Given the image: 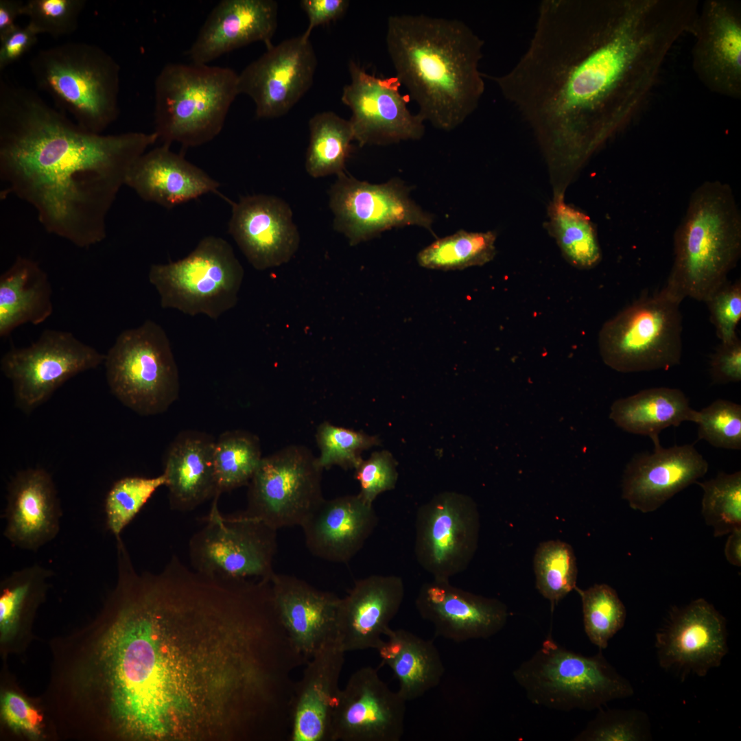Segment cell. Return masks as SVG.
<instances>
[{
	"label": "cell",
	"mask_w": 741,
	"mask_h": 741,
	"mask_svg": "<svg viewBox=\"0 0 741 741\" xmlns=\"http://www.w3.org/2000/svg\"><path fill=\"white\" fill-rule=\"evenodd\" d=\"M305 663L269 580L119 567L101 668L124 740H278Z\"/></svg>",
	"instance_id": "1"
},
{
	"label": "cell",
	"mask_w": 741,
	"mask_h": 741,
	"mask_svg": "<svg viewBox=\"0 0 741 741\" xmlns=\"http://www.w3.org/2000/svg\"><path fill=\"white\" fill-rule=\"evenodd\" d=\"M692 0H543L527 51L493 77L551 165L578 166L644 108Z\"/></svg>",
	"instance_id": "2"
},
{
	"label": "cell",
	"mask_w": 741,
	"mask_h": 741,
	"mask_svg": "<svg viewBox=\"0 0 741 741\" xmlns=\"http://www.w3.org/2000/svg\"><path fill=\"white\" fill-rule=\"evenodd\" d=\"M154 132L87 131L34 91L0 80V178L49 233L79 248L102 242L107 217Z\"/></svg>",
	"instance_id": "3"
},
{
	"label": "cell",
	"mask_w": 741,
	"mask_h": 741,
	"mask_svg": "<svg viewBox=\"0 0 741 741\" xmlns=\"http://www.w3.org/2000/svg\"><path fill=\"white\" fill-rule=\"evenodd\" d=\"M386 43L396 75L418 115L451 131L478 108L484 91L479 70L484 41L465 23L425 14H395Z\"/></svg>",
	"instance_id": "4"
},
{
	"label": "cell",
	"mask_w": 741,
	"mask_h": 741,
	"mask_svg": "<svg viewBox=\"0 0 741 741\" xmlns=\"http://www.w3.org/2000/svg\"><path fill=\"white\" fill-rule=\"evenodd\" d=\"M741 252V218L731 188L718 181L691 197L674 242V263L665 287L681 302H706L727 281Z\"/></svg>",
	"instance_id": "5"
},
{
	"label": "cell",
	"mask_w": 741,
	"mask_h": 741,
	"mask_svg": "<svg viewBox=\"0 0 741 741\" xmlns=\"http://www.w3.org/2000/svg\"><path fill=\"white\" fill-rule=\"evenodd\" d=\"M238 74L228 67L167 64L154 84V132L162 144L197 147L223 128L238 92Z\"/></svg>",
	"instance_id": "6"
},
{
	"label": "cell",
	"mask_w": 741,
	"mask_h": 741,
	"mask_svg": "<svg viewBox=\"0 0 741 741\" xmlns=\"http://www.w3.org/2000/svg\"><path fill=\"white\" fill-rule=\"evenodd\" d=\"M30 67L38 87L83 129L102 134L117 119L120 67L99 46L60 44L39 51Z\"/></svg>",
	"instance_id": "7"
},
{
	"label": "cell",
	"mask_w": 741,
	"mask_h": 741,
	"mask_svg": "<svg viewBox=\"0 0 741 741\" xmlns=\"http://www.w3.org/2000/svg\"><path fill=\"white\" fill-rule=\"evenodd\" d=\"M513 675L532 703L561 711H591L634 694L631 683L601 650L593 656L583 655L550 635Z\"/></svg>",
	"instance_id": "8"
},
{
	"label": "cell",
	"mask_w": 741,
	"mask_h": 741,
	"mask_svg": "<svg viewBox=\"0 0 741 741\" xmlns=\"http://www.w3.org/2000/svg\"><path fill=\"white\" fill-rule=\"evenodd\" d=\"M681 301L663 287L642 296L602 327L601 357L624 373L667 370L682 356Z\"/></svg>",
	"instance_id": "9"
},
{
	"label": "cell",
	"mask_w": 741,
	"mask_h": 741,
	"mask_svg": "<svg viewBox=\"0 0 741 741\" xmlns=\"http://www.w3.org/2000/svg\"><path fill=\"white\" fill-rule=\"evenodd\" d=\"M104 364L112 394L139 414L163 413L178 398L179 374L169 340L152 320L120 333Z\"/></svg>",
	"instance_id": "10"
},
{
	"label": "cell",
	"mask_w": 741,
	"mask_h": 741,
	"mask_svg": "<svg viewBox=\"0 0 741 741\" xmlns=\"http://www.w3.org/2000/svg\"><path fill=\"white\" fill-rule=\"evenodd\" d=\"M244 274L231 244L209 235L185 257L152 264L148 279L161 307L216 320L236 305Z\"/></svg>",
	"instance_id": "11"
},
{
	"label": "cell",
	"mask_w": 741,
	"mask_h": 741,
	"mask_svg": "<svg viewBox=\"0 0 741 741\" xmlns=\"http://www.w3.org/2000/svg\"><path fill=\"white\" fill-rule=\"evenodd\" d=\"M213 498L204 525L190 538L191 568L225 580H270L277 549V531L243 512L224 516Z\"/></svg>",
	"instance_id": "12"
},
{
	"label": "cell",
	"mask_w": 741,
	"mask_h": 741,
	"mask_svg": "<svg viewBox=\"0 0 741 741\" xmlns=\"http://www.w3.org/2000/svg\"><path fill=\"white\" fill-rule=\"evenodd\" d=\"M322 470L317 457L301 445L263 457L248 484L243 513L276 530L301 526L325 499Z\"/></svg>",
	"instance_id": "13"
},
{
	"label": "cell",
	"mask_w": 741,
	"mask_h": 741,
	"mask_svg": "<svg viewBox=\"0 0 741 741\" xmlns=\"http://www.w3.org/2000/svg\"><path fill=\"white\" fill-rule=\"evenodd\" d=\"M105 355L69 331L45 329L31 345L7 351L1 370L11 381L16 405L30 412L73 376L104 364Z\"/></svg>",
	"instance_id": "14"
},
{
	"label": "cell",
	"mask_w": 741,
	"mask_h": 741,
	"mask_svg": "<svg viewBox=\"0 0 741 741\" xmlns=\"http://www.w3.org/2000/svg\"><path fill=\"white\" fill-rule=\"evenodd\" d=\"M328 195L333 228L351 246L393 228L417 226L433 233V215L410 198L399 179L373 184L344 172L337 176Z\"/></svg>",
	"instance_id": "15"
},
{
	"label": "cell",
	"mask_w": 741,
	"mask_h": 741,
	"mask_svg": "<svg viewBox=\"0 0 741 741\" xmlns=\"http://www.w3.org/2000/svg\"><path fill=\"white\" fill-rule=\"evenodd\" d=\"M479 532L480 516L473 500L457 492L440 493L416 513V561L433 579L449 580L468 567Z\"/></svg>",
	"instance_id": "16"
},
{
	"label": "cell",
	"mask_w": 741,
	"mask_h": 741,
	"mask_svg": "<svg viewBox=\"0 0 741 741\" xmlns=\"http://www.w3.org/2000/svg\"><path fill=\"white\" fill-rule=\"evenodd\" d=\"M349 70L351 82L344 86L341 99L351 111L349 121L360 146L388 145L423 136L425 121L409 110L410 98L400 92L395 76L376 77L353 60Z\"/></svg>",
	"instance_id": "17"
},
{
	"label": "cell",
	"mask_w": 741,
	"mask_h": 741,
	"mask_svg": "<svg viewBox=\"0 0 741 741\" xmlns=\"http://www.w3.org/2000/svg\"><path fill=\"white\" fill-rule=\"evenodd\" d=\"M727 635L725 617L706 600L675 607L655 634L659 664L681 681L690 674L703 677L728 653Z\"/></svg>",
	"instance_id": "18"
},
{
	"label": "cell",
	"mask_w": 741,
	"mask_h": 741,
	"mask_svg": "<svg viewBox=\"0 0 741 741\" xmlns=\"http://www.w3.org/2000/svg\"><path fill=\"white\" fill-rule=\"evenodd\" d=\"M316 67L309 38L301 34L284 40L238 74L239 94L252 99L258 118L281 117L310 89Z\"/></svg>",
	"instance_id": "19"
},
{
	"label": "cell",
	"mask_w": 741,
	"mask_h": 741,
	"mask_svg": "<svg viewBox=\"0 0 741 741\" xmlns=\"http://www.w3.org/2000/svg\"><path fill=\"white\" fill-rule=\"evenodd\" d=\"M406 701L366 666L340 690L332 712L330 741H399Z\"/></svg>",
	"instance_id": "20"
},
{
	"label": "cell",
	"mask_w": 741,
	"mask_h": 741,
	"mask_svg": "<svg viewBox=\"0 0 741 741\" xmlns=\"http://www.w3.org/2000/svg\"><path fill=\"white\" fill-rule=\"evenodd\" d=\"M690 33L695 37L692 69L710 92L741 98V3L706 0Z\"/></svg>",
	"instance_id": "21"
},
{
	"label": "cell",
	"mask_w": 741,
	"mask_h": 741,
	"mask_svg": "<svg viewBox=\"0 0 741 741\" xmlns=\"http://www.w3.org/2000/svg\"><path fill=\"white\" fill-rule=\"evenodd\" d=\"M228 230L248 262L258 270L287 263L300 244L290 207L274 196H248L233 203Z\"/></svg>",
	"instance_id": "22"
},
{
	"label": "cell",
	"mask_w": 741,
	"mask_h": 741,
	"mask_svg": "<svg viewBox=\"0 0 741 741\" xmlns=\"http://www.w3.org/2000/svg\"><path fill=\"white\" fill-rule=\"evenodd\" d=\"M708 462L693 445L663 447L635 454L622 480V497L635 510H657L675 494L706 474Z\"/></svg>",
	"instance_id": "23"
},
{
	"label": "cell",
	"mask_w": 741,
	"mask_h": 741,
	"mask_svg": "<svg viewBox=\"0 0 741 741\" xmlns=\"http://www.w3.org/2000/svg\"><path fill=\"white\" fill-rule=\"evenodd\" d=\"M415 607L432 624L436 636L455 642L489 638L504 628L508 617L507 607L499 600L464 591L449 580L424 583Z\"/></svg>",
	"instance_id": "24"
},
{
	"label": "cell",
	"mask_w": 741,
	"mask_h": 741,
	"mask_svg": "<svg viewBox=\"0 0 741 741\" xmlns=\"http://www.w3.org/2000/svg\"><path fill=\"white\" fill-rule=\"evenodd\" d=\"M404 585L395 575H371L356 580L340 598L336 640L344 652L377 648L390 629L404 598Z\"/></svg>",
	"instance_id": "25"
},
{
	"label": "cell",
	"mask_w": 741,
	"mask_h": 741,
	"mask_svg": "<svg viewBox=\"0 0 741 741\" xmlns=\"http://www.w3.org/2000/svg\"><path fill=\"white\" fill-rule=\"evenodd\" d=\"M62 515L53 479L44 469L21 470L9 482L3 535L13 546L38 551L58 535Z\"/></svg>",
	"instance_id": "26"
},
{
	"label": "cell",
	"mask_w": 741,
	"mask_h": 741,
	"mask_svg": "<svg viewBox=\"0 0 741 741\" xmlns=\"http://www.w3.org/2000/svg\"><path fill=\"white\" fill-rule=\"evenodd\" d=\"M344 653L333 639L306 663L302 678L294 683L290 701V741H330Z\"/></svg>",
	"instance_id": "27"
},
{
	"label": "cell",
	"mask_w": 741,
	"mask_h": 741,
	"mask_svg": "<svg viewBox=\"0 0 741 741\" xmlns=\"http://www.w3.org/2000/svg\"><path fill=\"white\" fill-rule=\"evenodd\" d=\"M270 584L275 607L292 644L308 660L336 639L340 598L298 577L274 574Z\"/></svg>",
	"instance_id": "28"
},
{
	"label": "cell",
	"mask_w": 741,
	"mask_h": 741,
	"mask_svg": "<svg viewBox=\"0 0 741 741\" xmlns=\"http://www.w3.org/2000/svg\"><path fill=\"white\" fill-rule=\"evenodd\" d=\"M274 0H222L212 10L187 51L191 63L207 64L255 42L268 47L277 27Z\"/></svg>",
	"instance_id": "29"
},
{
	"label": "cell",
	"mask_w": 741,
	"mask_h": 741,
	"mask_svg": "<svg viewBox=\"0 0 741 741\" xmlns=\"http://www.w3.org/2000/svg\"><path fill=\"white\" fill-rule=\"evenodd\" d=\"M377 524L373 506L357 494L325 499L301 527L313 555L346 563L362 549Z\"/></svg>",
	"instance_id": "30"
},
{
	"label": "cell",
	"mask_w": 741,
	"mask_h": 741,
	"mask_svg": "<svg viewBox=\"0 0 741 741\" xmlns=\"http://www.w3.org/2000/svg\"><path fill=\"white\" fill-rule=\"evenodd\" d=\"M162 144L146 151L131 167L125 185L143 200L173 208L208 193H217L219 182Z\"/></svg>",
	"instance_id": "31"
},
{
	"label": "cell",
	"mask_w": 741,
	"mask_h": 741,
	"mask_svg": "<svg viewBox=\"0 0 741 741\" xmlns=\"http://www.w3.org/2000/svg\"><path fill=\"white\" fill-rule=\"evenodd\" d=\"M215 440L196 430L180 432L169 444L164 458L171 509L191 511L205 501L220 496L214 469Z\"/></svg>",
	"instance_id": "32"
},
{
	"label": "cell",
	"mask_w": 741,
	"mask_h": 741,
	"mask_svg": "<svg viewBox=\"0 0 741 741\" xmlns=\"http://www.w3.org/2000/svg\"><path fill=\"white\" fill-rule=\"evenodd\" d=\"M52 288L36 261L17 257L0 276V336L27 323L41 324L53 313Z\"/></svg>",
	"instance_id": "33"
},
{
	"label": "cell",
	"mask_w": 741,
	"mask_h": 741,
	"mask_svg": "<svg viewBox=\"0 0 741 741\" xmlns=\"http://www.w3.org/2000/svg\"><path fill=\"white\" fill-rule=\"evenodd\" d=\"M54 572L34 563L12 572L0 583V644L5 653L23 650L32 624L45 600Z\"/></svg>",
	"instance_id": "34"
},
{
	"label": "cell",
	"mask_w": 741,
	"mask_h": 741,
	"mask_svg": "<svg viewBox=\"0 0 741 741\" xmlns=\"http://www.w3.org/2000/svg\"><path fill=\"white\" fill-rule=\"evenodd\" d=\"M698 411L694 410L684 392L678 388L657 387L642 390L619 399L611 407L609 417L623 430L649 436L660 443L659 434L684 421L696 423Z\"/></svg>",
	"instance_id": "35"
},
{
	"label": "cell",
	"mask_w": 741,
	"mask_h": 741,
	"mask_svg": "<svg viewBox=\"0 0 741 741\" xmlns=\"http://www.w3.org/2000/svg\"><path fill=\"white\" fill-rule=\"evenodd\" d=\"M377 651L399 681V695L407 702L436 687L444 673L440 653L432 641L403 629L390 628Z\"/></svg>",
	"instance_id": "36"
},
{
	"label": "cell",
	"mask_w": 741,
	"mask_h": 741,
	"mask_svg": "<svg viewBox=\"0 0 741 741\" xmlns=\"http://www.w3.org/2000/svg\"><path fill=\"white\" fill-rule=\"evenodd\" d=\"M547 229L561 252L572 266L590 269L600 261L602 254L596 229L589 217L564 201L556 193L549 207Z\"/></svg>",
	"instance_id": "37"
},
{
	"label": "cell",
	"mask_w": 741,
	"mask_h": 741,
	"mask_svg": "<svg viewBox=\"0 0 741 741\" xmlns=\"http://www.w3.org/2000/svg\"><path fill=\"white\" fill-rule=\"evenodd\" d=\"M309 143L305 169L314 178L345 172V164L354 140L349 120L330 111L316 114L309 121Z\"/></svg>",
	"instance_id": "38"
},
{
	"label": "cell",
	"mask_w": 741,
	"mask_h": 741,
	"mask_svg": "<svg viewBox=\"0 0 741 741\" xmlns=\"http://www.w3.org/2000/svg\"><path fill=\"white\" fill-rule=\"evenodd\" d=\"M495 241L496 234L493 231L460 230L423 248L417 255V261L423 268L440 270L481 266L495 257Z\"/></svg>",
	"instance_id": "39"
},
{
	"label": "cell",
	"mask_w": 741,
	"mask_h": 741,
	"mask_svg": "<svg viewBox=\"0 0 741 741\" xmlns=\"http://www.w3.org/2000/svg\"><path fill=\"white\" fill-rule=\"evenodd\" d=\"M262 458L255 434L241 430L221 434L213 454L217 495L248 485Z\"/></svg>",
	"instance_id": "40"
},
{
	"label": "cell",
	"mask_w": 741,
	"mask_h": 741,
	"mask_svg": "<svg viewBox=\"0 0 741 741\" xmlns=\"http://www.w3.org/2000/svg\"><path fill=\"white\" fill-rule=\"evenodd\" d=\"M533 565L536 587L552 606L576 589L578 568L568 543L559 540L542 542L534 554Z\"/></svg>",
	"instance_id": "41"
},
{
	"label": "cell",
	"mask_w": 741,
	"mask_h": 741,
	"mask_svg": "<svg viewBox=\"0 0 741 741\" xmlns=\"http://www.w3.org/2000/svg\"><path fill=\"white\" fill-rule=\"evenodd\" d=\"M696 483L703 491L701 513L714 537L741 528V472L720 471L714 478Z\"/></svg>",
	"instance_id": "42"
},
{
	"label": "cell",
	"mask_w": 741,
	"mask_h": 741,
	"mask_svg": "<svg viewBox=\"0 0 741 741\" xmlns=\"http://www.w3.org/2000/svg\"><path fill=\"white\" fill-rule=\"evenodd\" d=\"M582 601L583 625L589 641L599 650L622 628L626 610L617 592L607 584H596L585 590L576 588Z\"/></svg>",
	"instance_id": "43"
},
{
	"label": "cell",
	"mask_w": 741,
	"mask_h": 741,
	"mask_svg": "<svg viewBox=\"0 0 741 741\" xmlns=\"http://www.w3.org/2000/svg\"><path fill=\"white\" fill-rule=\"evenodd\" d=\"M167 482L163 473L153 478L124 477L113 484L105 499L104 510L107 528L115 539L121 537L153 494Z\"/></svg>",
	"instance_id": "44"
},
{
	"label": "cell",
	"mask_w": 741,
	"mask_h": 741,
	"mask_svg": "<svg viewBox=\"0 0 741 741\" xmlns=\"http://www.w3.org/2000/svg\"><path fill=\"white\" fill-rule=\"evenodd\" d=\"M316 440L320 449L317 462L322 469H328L333 465L344 470L355 469L363 460L362 452L380 444V439L377 436L336 426L327 421L321 423L317 427Z\"/></svg>",
	"instance_id": "45"
},
{
	"label": "cell",
	"mask_w": 741,
	"mask_h": 741,
	"mask_svg": "<svg viewBox=\"0 0 741 741\" xmlns=\"http://www.w3.org/2000/svg\"><path fill=\"white\" fill-rule=\"evenodd\" d=\"M651 739L646 714L635 709H601L576 741H644Z\"/></svg>",
	"instance_id": "46"
},
{
	"label": "cell",
	"mask_w": 741,
	"mask_h": 741,
	"mask_svg": "<svg viewBox=\"0 0 741 741\" xmlns=\"http://www.w3.org/2000/svg\"><path fill=\"white\" fill-rule=\"evenodd\" d=\"M698 439L725 449H741V405L716 399L698 411Z\"/></svg>",
	"instance_id": "47"
},
{
	"label": "cell",
	"mask_w": 741,
	"mask_h": 741,
	"mask_svg": "<svg viewBox=\"0 0 741 741\" xmlns=\"http://www.w3.org/2000/svg\"><path fill=\"white\" fill-rule=\"evenodd\" d=\"M84 0H29L23 15L38 32L60 38L73 33L84 8Z\"/></svg>",
	"instance_id": "48"
},
{
	"label": "cell",
	"mask_w": 741,
	"mask_h": 741,
	"mask_svg": "<svg viewBox=\"0 0 741 741\" xmlns=\"http://www.w3.org/2000/svg\"><path fill=\"white\" fill-rule=\"evenodd\" d=\"M1 718L13 733L31 740L47 738V716L23 695L6 689L1 695Z\"/></svg>",
	"instance_id": "49"
},
{
	"label": "cell",
	"mask_w": 741,
	"mask_h": 741,
	"mask_svg": "<svg viewBox=\"0 0 741 741\" xmlns=\"http://www.w3.org/2000/svg\"><path fill=\"white\" fill-rule=\"evenodd\" d=\"M355 470L360 486L358 494L370 505L379 494L393 489L398 478L396 460L387 450L372 453Z\"/></svg>",
	"instance_id": "50"
},
{
	"label": "cell",
	"mask_w": 741,
	"mask_h": 741,
	"mask_svg": "<svg viewBox=\"0 0 741 741\" xmlns=\"http://www.w3.org/2000/svg\"><path fill=\"white\" fill-rule=\"evenodd\" d=\"M710 319L721 342H730L738 337L737 326L741 318V283L728 281L706 302Z\"/></svg>",
	"instance_id": "51"
},
{
	"label": "cell",
	"mask_w": 741,
	"mask_h": 741,
	"mask_svg": "<svg viewBox=\"0 0 741 741\" xmlns=\"http://www.w3.org/2000/svg\"><path fill=\"white\" fill-rule=\"evenodd\" d=\"M712 382L716 384L737 383L741 380V341L721 342L709 362Z\"/></svg>",
	"instance_id": "52"
},
{
	"label": "cell",
	"mask_w": 741,
	"mask_h": 741,
	"mask_svg": "<svg viewBox=\"0 0 741 741\" xmlns=\"http://www.w3.org/2000/svg\"><path fill=\"white\" fill-rule=\"evenodd\" d=\"M38 32L28 23L0 38V70L23 57L36 43Z\"/></svg>",
	"instance_id": "53"
},
{
	"label": "cell",
	"mask_w": 741,
	"mask_h": 741,
	"mask_svg": "<svg viewBox=\"0 0 741 741\" xmlns=\"http://www.w3.org/2000/svg\"><path fill=\"white\" fill-rule=\"evenodd\" d=\"M349 5L346 0H303L301 5L309 19V25L303 34L309 38L313 29L333 21L343 15Z\"/></svg>",
	"instance_id": "54"
},
{
	"label": "cell",
	"mask_w": 741,
	"mask_h": 741,
	"mask_svg": "<svg viewBox=\"0 0 741 741\" xmlns=\"http://www.w3.org/2000/svg\"><path fill=\"white\" fill-rule=\"evenodd\" d=\"M24 2L19 0L0 1V38L14 30L17 18L23 15Z\"/></svg>",
	"instance_id": "55"
},
{
	"label": "cell",
	"mask_w": 741,
	"mask_h": 741,
	"mask_svg": "<svg viewBox=\"0 0 741 741\" xmlns=\"http://www.w3.org/2000/svg\"><path fill=\"white\" fill-rule=\"evenodd\" d=\"M725 555L730 564L736 567L741 566V528L729 534L725 547Z\"/></svg>",
	"instance_id": "56"
}]
</instances>
